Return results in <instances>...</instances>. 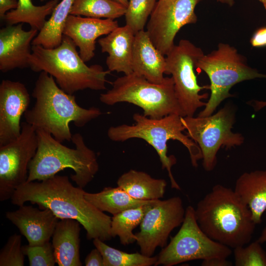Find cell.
Wrapping results in <instances>:
<instances>
[{"mask_svg": "<svg viewBox=\"0 0 266 266\" xmlns=\"http://www.w3.org/2000/svg\"><path fill=\"white\" fill-rule=\"evenodd\" d=\"M196 68L205 72L210 81V98L198 114L200 117L212 114L224 100L233 97L230 90L236 84L256 78L266 79V74L249 66L236 49L224 43H220L216 50L200 57Z\"/></svg>", "mask_w": 266, "mask_h": 266, "instance_id": "ba28073f", "label": "cell"}, {"mask_svg": "<svg viewBox=\"0 0 266 266\" xmlns=\"http://www.w3.org/2000/svg\"><path fill=\"white\" fill-rule=\"evenodd\" d=\"M234 120V110L229 105L208 116L181 117L186 134L200 149L202 165L206 171L215 168L217 154L221 147L231 149L243 143L242 135L232 131Z\"/></svg>", "mask_w": 266, "mask_h": 266, "instance_id": "9c48e42d", "label": "cell"}, {"mask_svg": "<svg viewBox=\"0 0 266 266\" xmlns=\"http://www.w3.org/2000/svg\"><path fill=\"white\" fill-rule=\"evenodd\" d=\"M156 0H129L125 14L126 25L135 34L144 27L153 10Z\"/></svg>", "mask_w": 266, "mask_h": 266, "instance_id": "f546056e", "label": "cell"}, {"mask_svg": "<svg viewBox=\"0 0 266 266\" xmlns=\"http://www.w3.org/2000/svg\"><path fill=\"white\" fill-rule=\"evenodd\" d=\"M182 116L172 114L160 119H153L138 113L133 115L135 123L110 127L107 131L108 138L116 142H123L131 138H140L147 142L157 152L163 169H166L171 187L177 190L180 187L171 171L176 160L173 156H168L167 142L170 139L180 142L188 149L193 166H198V161L202 158L199 146L183 132L185 130L181 121Z\"/></svg>", "mask_w": 266, "mask_h": 266, "instance_id": "8992f818", "label": "cell"}, {"mask_svg": "<svg viewBox=\"0 0 266 266\" xmlns=\"http://www.w3.org/2000/svg\"><path fill=\"white\" fill-rule=\"evenodd\" d=\"M30 96L19 82L3 80L0 84V146L16 139L21 132V118L28 109Z\"/></svg>", "mask_w": 266, "mask_h": 266, "instance_id": "9a60e30c", "label": "cell"}, {"mask_svg": "<svg viewBox=\"0 0 266 266\" xmlns=\"http://www.w3.org/2000/svg\"><path fill=\"white\" fill-rule=\"evenodd\" d=\"M250 43L254 47L266 46V27L258 29L250 39Z\"/></svg>", "mask_w": 266, "mask_h": 266, "instance_id": "e575fe53", "label": "cell"}, {"mask_svg": "<svg viewBox=\"0 0 266 266\" xmlns=\"http://www.w3.org/2000/svg\"><path fill=\"white\" fill-rule=\"evenodd\" d=\"M235 266H266V251L257 240L233 249Z\"/></svg>", "mask_w": 266, "mask_h": 266, "instance_id": "4dcf8cb0", "label": "cell"}, {"mask_svg": "<svg viewBox=\"0 0 266 266\" xmlns=\"http://www.w3.org/2000/svg\"><path fill=\"white\" fill-rule=\"evenodd\" d=\"M135 34L125 25L118 27L98 40L102 53H107L108 70L129 74L133 72L132 56Z\"/></svg>", "mask_w": 266, "mask_h": 266, "instance_id": "ffe728a7", "label": "cell"}, {"mask_svg": "<svg viewBox=\"0 0 266 266\" xmlns=\"http://www.w3.org/2000/svg\"><path fill=\"white\" fill-rule=\"evenodd\" d=\"M117 184L135 199L152 200L164 197L167 184L164 179L154 178L145 172L131 169L119 177Z\"/></svg>", "mask_w": 266, "mask_h": 266, "instance_id": "603a6c76", "label": "cell"}, {"mask_svg": "<svg viewBox=\"0 0 266 266\" xmlns=\"http://www.w3.org/2000/svg\"><path fill=\"white\" fill-rule=\"evenodd\" d=\"M23 24L8 25L0 30V70L3 73L30 67L32 42L38 31H25Z\"/></svg>", "mask_w": 266, "mask_h": 266, "instance_id": "2e32d148", "label": "cell"}, {"mask_svg": "<svg viewBox=\"0 0 266 266\" xmlns=\"http://www.w3.org/2000/svg\"><path fill=\"white\" fill-rule=\"evenodd\" d=\"M195 214L208 236L231 249L249 243L256 225L249 207L234 190L221 184L198 202Z\"/></svg>", "mask_w": 266, "mask_h": 266, "instance_id": "3957f363", "label": "cell"}, {"mask_svg": "<svg viewBox=\"0 0 266 266\" xmlns=\"http://www.w3.org/2000/svg\"><path fill=\"white\" fill-rule=\"evenodd\" d=\"M116 2H117L125 7H127L129 3V0H113Z\"/></svg>", "mask_w": 266, "mask_h": 266, "instance_id": "60d3db41", "label": "cell"}, {"mask_svg": "<svg viewBox=\"0 0 266 266\" xmlns=\"http://www.w3.org/2000/svg\"><path fill=\"white\" fill-rule=\"evenodd\" d=\"M60 0H50L40 6L34 5L32 0H18L17 7L8 12L3 19L9 25L27 23L31 29L39 31Z\"/></svg>", "mask_w": 266, "mask_h": 266, "instance_id": "484cf974", "label": "cell"}, {"mask_svg": "<svg viewBox=\"0 0 266 266\" xmlns=\"http://www.w3.org/2000/svg\"><path fill=\"white\" fill-rule=\"evenodd\" d=\"M252 105L256 111H258L266 107V100H253Z\"/></svg>", "mask_w": 266, "mask_h": 266, "instance_id": "74e56055", "label": "cell"}, {"mask_svg": "<svg viewBox=\"0 0 266 266\" xmlns=\"http://www.w3.org/2000/svg\"><path fill=\"white\" fill-rule=\"evenodd\" d=\"M257 240L261 244L266 243V226L262 230Z\"/></svg>", "mask_w": 266, "mask_h": 266, "instance_id": "f35d334b", "label": "cell"}, {"mask_svg": "<svg viewBox=\"0 0 266 266\" xmlns=\"http://www.w3.org/2000/svg\"><path fill=\"white\" fill-rule=\"evenodd\" d=\"M85 198L100 211L113 215L128 209L147 204L153 200L135 199L118 186L105 187L100 192L95 193L85 192Z\"/></svg>", "mask_w": 266, "mask_h": 266, "instance_id": "cb8c5ba5", "label": "cell"}, {"mask_svg": "<svg viewBox=\"0 0 266 266\" xmlns=\"http://www.w3.org/2000/svg\"><path fill=\"white\" fill-rule=\"evenodd\" d=\"M74 0H61L54 9L32 42V45H40L45 48H54L62 42L63 31Z\"/></svg>", "mask_w": 266, "mask_h": 266, "instance_id": "d4e9b609", "label": "cell"}, {"mask_svg": "<svg viewBox=\"0 0 266 266\" xmlns=\"http://www.w3.org/2000/svg\"><path fill=\"white\" fill-rule=\"evenodd\" d=\"M76 47L73 40L65 35L61 44L54 48L32 45L30 67L35 72H47L61 89L70 95L87 89H106V77L110 71L99 65L87 66Z\"/></svg>", "mask_w": 266, "mask_h": 266, "instance_id": "5b68a950", "label": "cell"}, {"mask_svg": "<svg viewBox=\"0 0 266 266\" xmlns=\"http://www.w3.org/2000/svg\"><path fill=\"white\" fill-rule=\"evenodd\" d=\"M201 49L190 41L181 39L166 56L165 74L171 75L176 97L185 116H194L197 110L206 104L207 93L200 92L209 89V85L200 86L194 71L197 61L203 54Z\"/></svg>", "mask_w": 266, "mask_h": 266, "instance_id": "8fae6325", "label": "cell"}, {"mask_svg": "<svg viewBox=\"0 0 266 266\" xmlns=\"http://www.w3.org/2000/svg\"><path fill=\"white\" fill-rule=\"evenodd\" d=\"M263 4L264 5V6L266 9V0H265L263 2Z\"/></svg>", "mask_w": 266, "mask_h": 266, "instance_id": "b9f144b4", "label": "cell"}, {"mask_svg": "<svg viewBox=\"0 0 266 266\" xmlns=\"http://www.w3.org/2000/svg\"><path fill=\"white\" fill-rule=\"evenodd\" d=\"M218 1L226 4L230 6H233L234 3V0H217Z\"/></svg>", "mask_w": 266, "mask_h": 266, "instance_id": "ab89813d", "label": "cell"}, {"mask_svg": "<svg viewBox=\"0 0 266 266\" xmlns=\"http://www.w3.org/2000/svg\"><path fill=\"white\" fill-rule=\"evenodd\" d=\"M200 0H158L147 22L152 43L165 56L175 45L174 39L183 26L196 23L195 9Z\"/></svg>", "mask_w": 266, "mask_h": 266, "instance_id": "5bb4252c", "label": "cell"}, {"mask_svg": "<svg viewBox=\"0 0 266 266\" xmlns=\"http://www.w3.org/2000/svg\"><path fill=\"white\" fill-rule=\"evenodd\" d=\"M93 240L102 255L104 266H155L157 261V256L148 257L138 252L129 253L110 247L99 238Z\"/></svg>", "mask_w": 266, "mask_h": 266, "instance_id": "f1b7e54d", "label": "cell"}, {"mask_svg": "<svg viewBox=\"0 0 266 266\" xmlns=\"http://www.w3.org/2000/svg\"><path fill=\"white\" fill-rule=\"evenodd\" d=\"M83 188L74 186L67 176L56 175L42 181L26 182L19 186L11 200L20 206L26 202L47 208L60 219L77 220L89 240H109L111 218L85 198Z\"/></svg>", "mask_w": 266, "mask_h": 266, "instance_id": "6da1fadb", "label": "cell"}, {"mask_svg": "<svg viewBox=\"0 0 266 266\" xmlns=\"http://www.w3.org/2000/svg\"><path fill=\"white\" fill-rule=\"evenodd\" d=\"M227 258L214 257L202 261V266H231L233 264Z\"/></svg>", "mask_w": 266, "mask_h": 266, "instance_id": "8d00e7d4", "label": "cell"}, {"mask_svg": "<svg viewBox=\"0 0 266 266\" xmlns=\"http://www.w3.org/2000/svg\"><path fill=\"white\" fill-rule=\"evenodd\" d=\"M100 100L107 105L122 102L134 104L143 110L144 116L153 119L172 114L184 117L171 77L156 84L133 72L125 74L113 82L111 89L100 94Z\"/></svg>", "mask_w": 266, "mask_h": 266, "instance_id": "52a82bcc", "label": "cell"}, {"mask_svg": "<svg viewBox=\"0 0 266 266\" xmlns=\"http://www.w3.org/2000/svg\"><path fill=\"white\" fill-rule=\"evenodd\" d=\"M22 237L14 234L8 239L0 252V266H23L24 254Z\"/></svg>", "mask_w": 266, "mask_h": 266, "instance_id": "1f68e13d", "label": "cell"}, {"mask_svg": "<svg viewBox=\"0 0 266 266\" xmlns=\"http://www.w3.org/2000/svg\"><path fill=\"white\" fill-rule=\"evenodd\" d=\"M32 96L34 106L24 113L25 122L36 130H41L63 142L71 141L69 124L82 127L102 114L97 107L85 108L76 102L75 96L66 93L55 79L45 71H41L35 83Z\"/></svg>", "mask_w": 266, "mask_h": 266, "instance_id": "7a4b0ae2", "label": "cell"}, {"mask_svg": "<svg viewBox=\"0 0 266 266\" xmlns=\"http://www.w3.org/2000/svg\"><path fill=\"white\" fill-rule=\"evenodd\" d=\"M39 0L41 1H43L46 0Z\"/></svg>", "mask_w": 266, "mask_h": 266, "instance_id": "ee69618b", "label": "cell"}, {"mask_svg": "<svg viewBox=\"0 0 266 266\" xmlns=\"http://www.w3.org/2000/svg\"><path fill=\"white\" fill-rule=\"evenodd\" d=\"M118 27V22L114 19L82 17L70 14L63 34L73 40L79 49L81 58L86 63L95 56L97 39L108 34Z\"/></svg>", "mask_w": 266, "mask_h": 266, "instance_id": "ac0fdd59", "label": "cell"}, {"mask_svg": "<svg viewBox=\"0 0 266 266\" xmlns=\"http://www.w3.org/2000/svg\"><path fill=\"white\" fill-rule=\"evenodd\" d=\"M127 7L113 0H74L70 14L115 19L125 15Z\"/></svg>", "mask_w": 266, "mask_h": 266, "instance_id": "83f0119b", "label": "cell"}, {"mask_svg": "<svg viewBox=\"0 0 266 266\" xmlns=\"http://www.w3.org/2000/svg\"><path fill=\"white\" fill-rule=\"evenodd\" d=\"M36 131L38 146L29 166L27 182L45 180L66 168L74 171L70 178L80 188H84L94 179L99 168L98 158L86 145L81 134L72 135L75 148H71L43 130Z\"/></svg>", "mask_w": 266, "mask_h": 266, "instance_id": "277c9868", "label": "cell"}, {"mask_svg": "<svg viewBox=\"0 0 266 266\" xmlns=\"http://www.w3.org/2000/svg\"><path fill=\"white\" fill-rule=\"evenodd\" d=\"M84 262L86 266H104L102 255L97 248L88 254Z\"/></svg>", "mask_w": 266, "mask_h": 266, "instance_id": "836d02e7", "label": "cell"}, {"mask_svg": "<svg viewBox=\"0 0 266 266\" xmlns=\"http://www.w3.org/2000/svg\"><path fill=\"white\" fill-rule=\"evenodd\" d=\"M166 60L157 49L146 31L134 35L132 56L133 72L149 81L162 83L165 80Z\"/></svg>", "mask_w": 266, "mask_h": 266, "instance_id": "d6986e66", "label": "cell"}, {"mask_svg": "<svg viewBox=\"0 0 266 266\" xmlns=\"http://www.w3.org/2000/svg\"><path fill=\"white\" fill-rule=\"evenodd\" d=\"M232 253L231 248L213 240L203 232L196 220L195 208L189 205L179 230L162 248L155 266H173L214 257L227 258Z\"/></svg>", "mask_w": 266, "mask_h": 266, "instance_id": "30bf717a", "label": "cell"}, {"mask_svg": "<svg viewBox=\"0 0 266 266\" xmlns=\"http://www.w3.org/2000/svg\"><path fill=\"white\" fill-rule=\"evenodd\" d=\"M38 146L36 130L26 122L21 123L20 135L0 146V200L11 199L16 189L27 182L29 166Z\"/></svg>", "mask_w": 266, "mask_h": 266, "instance_id": "7c38bea8", "label": "cell"}, {"mask_svg": "<svg viewBox=\"0 0 266 266\" xmlns=\"http://www.w3.org/2000/svg\"><path fill=\"white\" fill-rule=\"evenodd\" d=\"M80 223L73 219L59 220L52 243L56 263L59 266H81L80 259Z\"/></svg>", "mask_w": 266, "mask_h": 266, "instance_id": "44dd1931", "label": "cell"}, {"mask_svg": "<svg viewBox=\"0 0 266 266\" xmlns=\"http://www.w3.org/2000/svg\"><path fill=\"white\" fill-rule=\"evenodd\" d=\"M233 190L249 207L255 223H261L266 210V169L244 172L236 179Z\"/></svg>", "mask_w": 266, "mask_h": 266, "instance_id": "7402d4cb", "label": "cell"}, {"mask_svg": "<svg viewBox=\"0 0 266 266\" xmlns=\"http://www.w3.org/2000/svg\"><path fill=\"white\" fill-rule=\"evenodd\" d=\"M18 4L17 0H0V17L3 19L9 10L15 9Z\"/></svg>", "mask_w": 266, "mask_h": 266, "instance_id": "d590c367", "label": "cell"}, {"mask_svg": "<svg viewBox=\"0 0 266 266\" xmlns=\"http://www.w3.org/2000/svg\"><path fill=\"white\" fill-rule=\"evenodd\" d=\"M260 2H261L262 3H263V2L265 0H259Z\"/></svg>", "mask_w": 266, "mask_h": 266, "instance_id": "7bdbcfd3", "label": "cell"}, {"mask_svg": "<svg viewBox=\"0 0 266 266\" xmlns=\"http://www.w3.org/2000/svg\"><path fill=\"white\" fill-rule=\"evenodd\" d=\"M30 266H54L56 263L52 243L50 241L39 245L22 246Z\"/></svg>", "mask_w": 266, "mask_h": 266, "instance_id": "d6a6232c", "label": "cell"}, {"mask_svg": "<svg viewBox=\"0 0 266 266\" xmlns=\"http://www.w3.org/2000/svg\"><path fill=\"white\" fill-rule=\"evenodd\" d=\"M186 209L180 197L156 200L149 206L135 234L140 253L151 257L158 247L167 244L171 232L181 225Z\"/></svg>", "mask_w": 266, "mask_h": 266, "instance_id": "4fadbf2b", "label": "cell"}, {"mask_svg": "<svg viewBox=\"0 0 266 266\" xmlns=\"http://www.w3.org/2000/svg\"><path fill=\"white\" fill-rule=\"evenodd\" d=\"M137 207L132 208L113 215L111 222V234L112 237L118 236L123 245L135 242L137 237L133 230L140 224L150 204L153 202Z\"/></svg>", "mask_w": 266, "mask_h": 266, "instance_id": "4316f807", "label": "cell"}, {"mask_svg": "<svg viewBox=\"0 0 266 266\" xmlns=\"http://www.w3.org/2000/svg\"><path fill=\"white\" fill-rule=\"evenodd\" d=\"M5 217L17 227L31 246L49 242L59 219L49 208L40 210L24 204L15 211L6 212Z\"/></svg>", "mask_w": 266, "mask_h": 266, "instance_id": "e0dca14e", "label": "cell"}]
</instances>
